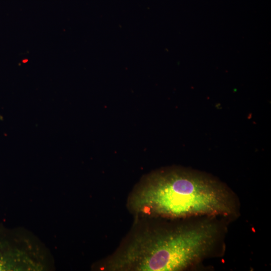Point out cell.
<instances>
[{
	"instance_id": "cell-1",
	"label": "cell",
	"mask_w": 271,
	"mask_h": 271,
	"mask_svg": "<svg viewBox=\"0 0 271 271\" xmlns=\"http://www.w3.org/2000/svg\"><path fill=\"white\" fill-rule=\"evenodd\" d=\"M128 206L138 214L171 218L228 216L236 209L232 193L220 181L200 172L177 168L148 175L133 191Z\"/></svg>"
},
{
	"instance_id": "cell-2",
	"label": "cell",
	"mask_w": 271,
	"mask_h": 271,
	"mask_svg": "<svg viewBox=\"0 0 271 271\" xmlns=\"http://www.w3.org/2000/svg\"><path fill=\"white\" fill-rule=\"evenodd\" d=\"M219 234L218 226L210 221L153 229L146 241L145 254L155 271L183 270L207 257Z\"/></svg>"
},
{
	"instance_id": "cell-3",
	"label": "cell",
	"mask_w": 271,
	"mask_h": 271,
	"mask_svg": "<svg viewBox=\"0 0 271 271\" xmlns=\"http://www.w3.org/2000/svg\"><path fill=\"white\" fill-rule=\"evenodd\" d=\"M48 258L46 246L26 230L0 236V271L44 270Z\"/></svg>"
}]
</instances>
